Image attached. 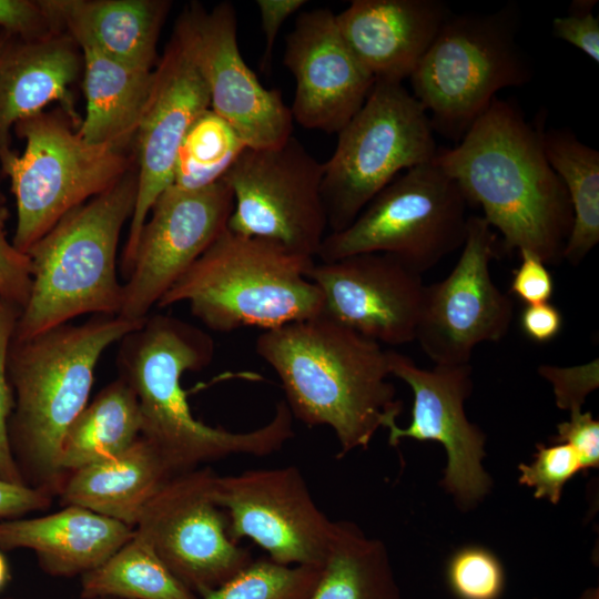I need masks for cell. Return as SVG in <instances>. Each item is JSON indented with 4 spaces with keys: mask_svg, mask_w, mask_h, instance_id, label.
Listing matches in <instances>:
<instances>
[{
    "mask_svg": "<svg viewBox=\"0 0 599 599\" xmlns=\"http://www.w3.org/2000/svg\"><path fill=\"white\" fill-rule=\"evenodd\" d=\"M520 108L497 97L451 149L433 162L501 235L506 253L526 250L557 265L572 226L567 190L545 154L541 131Z\"/></svg>",
    "mask_w": 599,
    "mask_h": 599,
    "instance_id": "1",
    "label": "cell"
},
{
    "mask_svg": "<svg viewBox=\"0 0 599 599\" xmlns=\"http://www.w3.org/2000/svg\"><path fill=\"white\" fill-rule=\"evenodd\" d=\"M255 351L277 374L294 418L328 426L345 456L396 422L387 349L324 314L264 331Z\"/></svg>",
    "mask_w": 599,
    "mask_h": 599,
    "instance_id": "2",
    "label": "cell"
},
{
    "mask_svg": "<svg viewBox=\"0 0 599 599\" xmlns=\"http://www.w3.org/2000/svg\"><path fill=\"white\" fill-rule=\"evenodd\" d=\"M119 377L133 390L141 436L179 474L232 455L267 456L294 435L293 415L281 400L265 425L235 433L197 420L181 386L185 372L209 366L214 341L203 329L164 314L148 316L120 342Z\"/></svg>",
    "mask_w": 599,
    "mask_h": 599,
    "instance_id": "3",
    "label": "cell"
},
{
    "mask_svg": "<svg viewBox=\"0 0 599 599\" xmlns=\"http://www.w3.org/2000/svg\"><path fill=\"white\" fill-rule=\"evenodd\" d=\"M144 319L93 315L12 339L7 367L16 400L9 436L35 488L60 493L67 478L60 466L62 440L88 405L97 364Z\"/></svg>",
    "mask_w": 599,
    "mask_h": 599,
    "instance_id": "4",
    "label": "cell"
},
{
    "mask_svg": "<svg viewBox=\"0 0 599 599\" xmlns=\"http://www.w3.org/2000/svg\"><path fill=\"white\" fill-rule=\"evenodd\" d=\"M138 193L135 165L115 184L67 213L27 252L31 290L13 339L23 341L83 314L119 315L121 230Z\"/></svg>",
    "mask_w": 599,
    "mask_h": 599,
    "instance_id": "5",
    "label": "cell"
},
{
    "mask_svg": "<svg viewBox=\"0 0 599 599\" xmlns=\"http://www.w3.org/2000/svg\"><path fill=\"white\" fill-rule=\"evenodd\" d=\"M314 262L226 227L156 306L186 302L192 315L215 332L277 328L323 314L322 292L306 277Z\"/></svg>",
    "mask_w": 599,
    "mask_h": 599,
    "instance_id": "6",
    "label": "cell"
},
{
    "mask_svg": "<svg viewBox=\"0 0 599 599\" xmlns=\"http://www.w3.org/2000/svg\"><path fill=\"white\" fill-rule=\"evenodd\" d=\"M519 22L515 3L446 19L409 77L434 132L458 143L498 91L532 80L518 42Z\"/></svg>",
    "mask_w": 599,
    "mask_h": 599,
    "instance_id": "7",
    "label": "cell"
},
{
    "mask_svg": "<svg viewBox=\"0 0 599 599\" xmlns=\"http://www.w3.org/2000/svg\"><path fill=\"white\" fill-rule=\"evenodd\" d=\"M16 134L26 141L18 154L0 156L16 197L13 245L26 253L67 213L104 192L134 166L125 151L84 141L69 119L40 112L19 121Z\"/></svg>",
    "mask_w": 599,
    "mask_h": 599,
    "instance_id": "8",
    "label": "cell"
},
{
    "mask_svg": "<svg viewBox=\"0 0 599 599\" xmlns=\"http://www.w3.org/2000/svg\"><path fill=\"white\" fill-rule=\"evenodd\" d=\"M437 150L426 110L403 82L375 80L323 163L322 195L332 232L349 226L393 180L433 161Z\"/></svg>",
    "mask_w": 599,
    "mask_h": 599,
    "instance_id": "9",
    "label": "cell"
},
{
    "mask_svg": "<svg viewBox=\"0 0 599 599\" xmlns=\"http://www.w3.org/2000/svg\"><path fill=\"white\" fill-rule=\"evenodd\" d=\"M467 200L433 161L400 173L346 229L324 237L316 257L333 262L361 253H383L418 274L463 247Z\"/></svg>",
    "mask_w": 599,
    "mask_h": 599,
    "instance_id": "10",
    "label": "cell"
},
{
    "mask_svg": "<svg viewBox=\"0 0 599 599\" xmlns=\"http://www.w3.org/2000/svg\"><path fill=\"white\" fill-rule=\"evenodd\" d=\"M223 180L234 200L230 231L316 257L328 226L323 163L295 136L277 148H245Z\"/></svg>",
    "mask_w": 599,
    "mask_h": 599,
    "instance_id": "11",
    "label": "cell"
},
{
    "mask_svg": "<svg viewBox=\"0 0 599 599\" xmlns=\"http://www.w3.org/2000/svg\"><path fill=\"white\" fill-rule=\"evenodd\" d=\"M216 477L209 467L174 475L148 502L134 528L199 599L253 560L229 535L226 514L215 499Z\"/></svg>",
    "mask_w": 599,
    "mask_h": 599,
    "instance_id": "12",
    "label": "cell"
},
{
    "mask_svg": "<svg viewBox=\"0 0 599 599\" xmlns=\"http://www.w3.org/2000/svg\"><path fill=\"white\" fill-rule=\"evenodd\" d=\"M497 243L484 216L470 215L456 265L441 281L425 285L415 341L435 365L469 364L477 345L507 335L514 302L490 274Z\"/></svg>",
    "mask_w": 599,
    "mask_h": 599,
    "instance_id": "13",
    "label": "cell"
},
{
    "mask_svg": "<svg viewBox=\"0 0 599 599\" xmlns=\"http://www.w3.org/2000/svg\"><path fill=\"white\" fill-rule=\"evenodd\" d=\"M172 37L203 78L211 110L246 148H277L292 136L294 120L281 92L265 89L243 60L231 3H219L211 11L196 2L187 4Z\"/></svg>",
    "mask_w": 599,
    "mask_h": 599,
    "instance_id": "14",
    "label": "cell"
},
{
    "mask_svg": "<svg viewBox=\"0 0 599 599\" xmlns=\"http://www.w3.org/2000/svg\"><path fill=\"white\" fill-rule=\"evenodd\" d=\"M233 192L221 179L199 190L174 184L155 200L140 232L119 316H149L165 293L227 227Z\"/></svg>",
    "mask_w": 599,
    "mask_h": 599,
    "instance_id": "15",
    "label": "cell"
},
{
    "mask_svg": "<svg viewBox=\"0 0 599 599\" xmlns=\"http://www.w3.org/2000/svg\"><path fill=\"white\" fill-rule=\"evenodd\" d=\"M215 499L233 541L248 538L281 565L323 566L334 521L318 508L295 466L217 475Z\"/></svg>",
    "mask_w": 599,
    "mask_h": 599,
    "instance_id": "16",
    "label": "cell"
},
{
    "mask_svg": "<svg viewBox=\"0 0 599 599\" xmlns=\"http://www.w3.org/2000/svg\"><path fill=\"white\" fill-rule=\"evenodd\" d=\"M387 355L390 375L413 392L408 427L396 422L386 426L389 445L403 438L440 443L447 453L443 487L461 506L476 505L488 494L490 478L483 467L486 436L468 420L464 407L473 389L470 363L425 369L396 351L387 349Z\"/></svg>",
    "mask_w": 599,
    "mask_h": 599,
    "instance_id": "17",
    "label": "cell"
},
{
    "mask_svg": "<svg viewBox=\"0 0 599 599\" xmlns=\"http://www.w3.org/2000/svg\"><path fill=\"white\" fill-rule=\"evenodd\" d=\"M209 109L210 93L203 78L172 37L154 69L152 90L133 140L138 193L121 258L124 277L152 205L173 183L182 141L193 122Z\"/></svg>",
    "mask_w": 599,
    "mask_h": 599,
    "instance_id": "18",
    "label": "cell"
},
{
    "mask_svg": "<svg viewBox=\"0 0 599 599\" xmlns=\"http://www.w3.org/2000/svg\"><path fill=\"white\" fill-rule=\"evenodd\" d=\"M322 292L323 314L377 343L415 341L424 288L422 275L392 255L361 253L309 267Z\"/></svg>",
    "mask_w": 599,
    "mask_h": 599,
    "instance_id": "19",
    "label": "cell"
},
{
    "mask_svg": "<svg viewBox=\"0 0 599 599\" xmlns=\"http://www.w3.org/2000/svg\"><path fill=\"white\" fill-rule=\"evenodd\" d=\"M283 62L296 81L293 120L307 130L338 133L362 108L375 83L327 8L298 14L286 38Z\"/></svg>",
    "mask_w": 599,
    "mask_h": 599,
    "instance_id": "20",
    "label": "cell"
},
{
    "mask_svg": "<svg viewBox=\"0 0 599 599\" xmlns=\"http://www.w3.org/2000/svg\"><path fill=\"white\" fill-rule=\"evenodd\" d=\"M82 67L81 49L64 31L38 39L0 34V156L11 149V129L52 102L80 128L71 85Z\"/></svg>",
    "mask_w": 599,
    "mask_h": 599,
    "instance_id": "21",
    "label": "cell"
},
{
    "mask_svg": "<svg viewBox=\"0 0 599 599\" xmlns=\"http://www.w3.org/2000/svg\"><path fill=\"white\" fill-rule=\"evenodd\" d=\"M450 13L441 0H354L335 19L346 44L375 80L403 82Z\"/></svg>",
    "mask_w": 599,
    "mask_h": 599,
    "instance_id": "22",
    "label": "cell"
},
{
    "mask_svg": "<svg viewBox=\"0 0 599 599\" xmlns=\"http://www.w3.org/2000/svg\"><path fill=\"white\" fill-rule=\"evenodd\" d=\"M133 534L120 521L67 505L51 515L0 521V548L31 549L45 572L71 577L99 567Z\"/></svg>",
    "mask_w": 599,
    "mask_h": 599,
    "instance_id": "23",
    "label": "cell"
},
{
    "mask_svg": "<svg viewBox=\"0 0 599 599\" xmlns=\"http://www.w3.org/2000/svg\"><path fill=\"white\" fill-rule=\"evenodd\" d=\"M61 31L126 65L153 70L171 1L41 0Z\"/></svg>",
    "mask_w": 599,
    "mask_h": 599,
    "instance_id": "24",
    "label": "cell"
},
{
    "mask_svg": "<svg viewBox=\"0 0 599 599\" xmlns=\"http://www.w3.org/2000/svg\"><path fill=\"white\" fill-rule=\"evenodd\" d=\"M174 475L160 451L140 436L119 455L70 473L59 494L65 505L134 529L148 502Z\"/></svg>",
    "mask_w": 599,
    "mask_h": 599,
    "instance_id": "25",
    "label": "cell"
},
{
    "mask_svg": "<svg viewBox=\"0 0 599 599\" xmlns=\"http://www.w3.org/2000/svg\"><path fill=\"white\" fill-rule=\"evenodd\" d=\"M78 45L83 57L85 97V115L78 134L88 143L125 151L149 100L154 69L121 63L88 42Z\"/></svg>",
    "mask_w": 599,
    "mask_h": 599,
    "instance_id": "26",
    "label": "cell"
},
{
    "mask_svg": "<svg viewBox=\"0 0 599 599\" xmlns=\"http://www.w3.org/2000/svg\"><path fill=\"white\" fill-rule=\"evenodd\" d=\"M307 599H402L385 545L354 522L334 521L318 581Z\"/></svg>",
    "mask_w": 599,
    "mask_h": 599,
    "instance_id": "27",
    "label": "cell"
},
{
    "mask_svg": "<svg viewBox=\"0 0 599 599\" xmlns=\"http://www.w3.org/2000/svg\"><path fill=\"white\" fill-rule=\"evenodd\" d=\"M141 436V415L133 390L118 377L88 404L67 430L60 466L68 476L114 457Z\"/></svg>",
    "mask_w": 599,
    "mask_h": 599,
    "instance_id": "28",
    "label": "cell"
},
{
    "mask_svg": "<svg viewBox=\"0 0 599 599\" xmlns=\"http://www.w3.org/2000/svg\"><path fill=\"white\" fill-rule=\"evenodd\" d=\"M541 138L548 163L564 183L572 210L562 258L578 265L599 242V152L568 128L542 126Z\"/></svg>",
    "mask_w": 599,
    "mask_h": 599,
    "instance_id": "29",
    "label": "cell"
},
{
    "mask_svg": "<svg viewBox=\"0 0 599 599\" xmlns=\"http://www.w3.org/2000/svg\"><path fill=\"white\" fill-rule=\"evenodd\" d=\"M80 595L83 599H199L135 530L103 564L82 575Z\"/></svg>",
    "mask_w": 599,
    "mask_h": 599,
    "instance_id": "30",
    "label": "cell"
},
{
    "mask_svg": "<svg viewBox=\"0 0 599 599\" xmlns=\"http://www.w3.org/2000/svg\"><path fill=\"white\" fill-rule=\"evenodd\" d=\"M245 148L234 129L209 109L193 122L182 141L172 184L185 190L214 184Z\"/></svg>",
    "mask_w": 599,
    "mask_h": 599,
    "instance_id": "31",
    "label": "cell"
},
{
    "mask_svg": "<svg viewBox=\"0 0 599 599\" xmlns=\"http://www.w3.org/2000/svg\"><path fill=\"white\" fill-rule=\"evenodd\" d=\"M321 570L322 567L281 565L270 558L253 559L200 599H307Z\"/></svg>",
    "mask_w": 599,
    "mask_h": 599,
    "instance_id": "32",
    "label": "cell"
},
{
    "mask_svg": "<svg viewBox=\"0 0 599 599\" xmlns=\"http://www.w3.org/2000/svg\"><path fill=\"white\" fill-rule=\"evenodd\" d=\"M447 580L459 599H498L505 586V573L493 552L469 546L450 558Z\"/></svg>",
    "mask_w": 599,
    "mask_h": 599,
    "instance_id": "33",
    "label": "cell"
},
{
    "mask_svg": "<svg viewBox=\"0 0 599 599\" xmlns=\"http://www.w3.org/2000/svg\"><path fill=\"white\" fill-rule=\"evenodd\" d=\"M519 481L535 489L536 498L557 505L565 485L580 470V457L568 444L537 445L530 464H520Z\"/></svg>",
    "mask_w": 599,
    "mask_h": 599,
    "instance_id": "34",
    "label": "cell"
},
{
    "mask_svg": "<svg viewBox=\"0 0 599 599\" xmlns=\"http://www.w3.org/2000/svg\"><path fill=\"white\" fill-rule=\"evenodd\" d=\"M20 309L10 304H0V478L26 485L13 457L9 436V418L14 407L12 387L8 376V354Z\"/></svg>",
    "mask_w": 599,
    "mask_h": 599,
    "instance_id": "35",
    "label": "cell"
},
{
    "mask_svg": "<svg viewBox=\"0 0 599 599\" xmlns=\"http://www.w3.org/2000/svg\"><path fill=\"white\" fill-rule=\"evenodd\" d=\"M8 209L0 204V304H10L21 311L31 290V263L28 254L8 238Z\"/></svg>",
    "mask_w": 599,
    "mask_h": 599,
    "instance_id": "36",
    "label": "cell"
},
{
    "mask_svg": "<svg viewBox=\"0 0 599 599\" xmlns=\"http://www.w3.org/2000/svg\"><path fill=\"white\" fill-rule=\"evenodd\" d=\"M538 373L552 385L557 406L565 410H581L587 395L599 386L598 358L570 367L540 365Z\"/></svg>",
    "mask_w": 599,
    "mask_h": 599,
    "instance_id": "37",
    "label": "cell"
},
{
    "mask_svg": "<svg viewBox=\"0 0 599 599\" xmlns=\"http://www.w3.org/2000/svg\"><path fill=\"white\" fill-rule=\"evenodd\" d=\"M597 0H575L565 16L556 17L551 33L599 62V18L593 14Z\"/></svg>",
    "mask_w": 599,
    "mask_h": 599,
    "instance_id": "38",
    "label": "cell"
},
{
    "mask_svg": "<svg viewBox=\"0 0 599 599\" xmlns=\"http://www.w3.org/2000/svg\"><path fill=\"white\" fill-rule=\"evenodd\" d=\"M0 27L23 39L62 32L41 0H0Z\"/></svg>",
    "mask_w": 599,
    "mask_h": 599,
    "instance_id": "39",
    "label": "cell"
},
{
    "mask_svg": "<svg viewBox=\"0 0 599 599\" xmlns=\"http://www.w3.org/2000/svg\"><path fill=\"white\" fill-rule=\"evenodd\" d=\"M552 443L568 444L579 455L582 470L599 466V422L590 412H570L569 420L557 425Z\"/></svg>",
    "mask_w": 599,
    "mask_h": 599,
    "instance_id": "40",
    "label": "cell"
},
{
    "mask_svg": "<svg viewBox=\"0 0 599 599\" xmlns=\"http://www.w3.org/2000/svg\"><path fill=\"white\" fill-rule=\"evenodd\" d=\"M514 271L510 292L527 305L549 302L554 294V278L547 265L534 253L522 250Z\"/></svg>",
    "mask_w": 599,
    "mask_h": 599,
    "instance_id": "41",
    "label": "cell"
},
{
    "mask_svg": "<svg viewBox=\"0 0 599 599\" xmlns=\"http://www.w3.org/2000/svg\"><path fill=\"white\" fill-rule=\"evenodd\" d=\"M307 2L305 0H257L262 30L265 37L264 52L261 58V70L270 68L275 40L286 19L298 11Z\"/></svg>",
    "mask_w": 599,
    "mask_h": 599,
    "instance_id": "42",
    "label": "cell"
},
{
    "mask_svg": "<svg viewBox=\"0 0 599 599\" xmlns=\"http://www.w3.org/2000/svg\"><path fill=\"white\" fill-rule=\"evenodd\" d=\"M51 498L47 490L0 478V518L45 509L50 507Z\"/></svg>",
    "mask_w": 599,
    "mask_h": 599,
    "instance_id": "43",
    "label": "cell"
},
{
    "mask_svg": "<svg viewBox=\"0 0 599 599\" xmlns=\"http://www.w3.org/2000/svg\"><path fill=\"white\" fill-rule=\"evenodd\" d=\"M520 327L531 341L547 343L561 331L562 314L549 302L527 305L520 314Z\"/></svg>",
    "mask_w": 599,
    "mask_h": 599,
    "instance_id": "44",
    "label": "cell"
},
{
    "mask_svg": "<svg viewBox=\"0 0 599 599\" xmlns=\"http://www.w3.org/2000/svg\"><path fill=\"white\" fill-rule=\"evenodd\" d=\"M8 577V566L3 556L0 554V589L6 585Z\"/></svg>",
    "mask_w": 599,
    "mask_h": 599,
    "instance_id": "45",
    "label": "cell"
},
{
    "mask_svg": "<svg viewBox=\"0 0 599 599\" xmlns=\"http://www.w3.org/2000/svg\"><path fill=\"white\" fill-rule=\"evenodd\" d=\"M578 599H599V589L589 588Z\"/></svg>",
    "mask_w": 599,
    "mask_h": 599,
    "instance_id": "46",
    "label": "cell"
},
{
    "mask_svg": "<svg viewBox=\"0 0 599 599\" xmlns=\"http://www.w3.org/2000/svg\"><path fill=\"white\" fill-rule=\"evenodd\" d=\"M4 203H6V196L3 195V193L0 190V204H4Z\"/></svg>",
    "mask_w": 599,
    "mask_h": 599,
    "instance_id": "47",
    "label": "cell"
},
{
    "mask_svg": "<svg viewBox=\"0 0 599 599\" xmlns=\"http://www.w3.org/2000/svg\"><path fill=\"white\" fill-rule=\"evenodd\" d=\"M100 599H115V598H100Z\"/></svg>",
    "mask_w": 599,
    "mask_h": 599,
    "instance_id": "48",
    "label": "cell"
}]
</instances>
